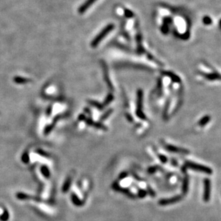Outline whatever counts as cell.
Listing matches in <instances>:
<instances>
[{
	"instance_id": "obj_1",
	"label": "cell",
	"mask_w": 221,
	"mask_h": 221,
	"mask_svg": "<svg viewBox=\"0 0 221 221\" xmlns=\"http://www.w3.org/2000/svg\"><path fill=\"white\" fill-rule=\"evenodd\" d=\"M185 167L193 169L194 171L203 172V173L207 175H211L213 173V171H212V169L210 168V167L200 164H198V163L191 162V161H186V162L185 163Z\"/></svg>"
},
{
	"instance_id": "obj_2",
	"label": "cell",
	"mask_w": 221,
	"mask_h": 221,
	"mask_svg": "<svg viewBox=\"0 0 221 221\" xmlns=\"http://www.w3.org/2000/svg\"><path fill=\"white\" fill-rule=\"evenodd\" d=\"M114 28V25H107L106 27H105L102 30V32L99 33V34L95 38H94L93 39V41L92 42V46L93 47H97L98 46V44L102 40V39L105 37V36H107V34L109 32H111V31L113 30Z\"/></svg>"
},
{
	"instance_id": "obj_3",
	"label": "cell",
	"mask_w": 221,
	"mask_h": 221,
	"mask_svg": "<svg viewBox=\"0 0 221 221\" xmlns=\"http://www.w3.org/2000/svg\"><path fill=\"white\" fill-rule=\"evenodd\" d=\"M211 183L209 179L205 178L204 180V193H203V201L208 202L211 198Z\"/></svg>"
},
{
	"instance_id": "obj_4",
	"label": "cell",
	"mask_w": 221,
	"mask_h": 221,
	"mask_svg": "<svg viewBox=\"0 0 221 221\" xmlns=\"http://www.w3.org/2000/svg\"><path fill=\"white\" fill-rule=\"evenodd\" d=\"M183 197L181 195H177L175 197H172V198H166V199H161V200L159 201L158 203L159 205H167L169 204H173V203H178L179 201H180L182 200Z\"/></svg>"
},
{
	"instance_id": "obj_5",
	"label": "cell",
	"mask_w": 221,
	"mask_h": 221,
	"mask_svg": "<svg viewBox=\"0 0 221 221\" xmlns=\"http://www.w3.org/2000/svg\"><path fill=\"white\" fill-rule=\"evenodd\" d=\"M165 149H166L167 151L171 152H176V153H181V154H188L190 151L186 149H184V148H180L176 146H174V145H167L165 146Z\"/></svg>"
},
{
	"instance_id": "obj_6",
	"label": "cell",
	"mask_w": 221,
	"mask_h": 221,
	"mask_svg": "<svg viewBox=\"0 0 221 221\" xmlns=\"http://www.w3.org/2000/svg\"><path fill=\"white\" fill-rule=\"evenodd\" d=\"M96 1L97 0H86V2H85V3H83L82 4L80 7L79 8V10H78L79 13L82 14V13L85 12L86 10H87V9L90 7V6H91L92 4Z\"/></svg>"
},
{
	"instance_id": "obj_7",
	"label": "cell",
	"mask_w": 221,
	"mask_h": 221,
	"mask_svg": "<svg viewBox=\"0 0 221 221\" xmlns=\"http://www.w3.org/2000/svg\"><path fill=\"white\" fill-rule=\"evenodd\" d=\"M13 81H14V82L17 83V84H19V85H22V84H26V83H28V82H30L31 79H29V78H26V77H20V76H16V77H14V78H13Z\"/></svg>"
},
{
	"instance_id": "obj_8",
	"label": "cell",
	"mask_w": 221,
	"mask_h": 221,
	"mask_svg": "<svg viewBox=\"0 0 221 221\" xmlns=\"http://www.w3.org/2000/svg\"><path fill=\"white\" fill-rule=\"evenodd\" d=\"M188 187H189V178L187 175H185L183 180V187H182V191L183 193L185 195L188 191Z\"/></svg>"
},
{
	"instance_id": "obj_9",
	"label": "cell",
	"mask_w": 221,
	"mask_h": 221,
	"mask_svg": "<svg viewBox=\"0 0 221 221\" xmlns=\"http://www.w3.org/2000/svg\"><path fill=\"white\" fill-rule=\"evenodd\" d=\"M72 201L73 202V203L76 205V206H82L83 204V203L82 202L80 199H79L78 197L74 193L72 195Z\"/></svg>"
},
{
	"instance_id": "obj_10",
	"label": "cell",
	"mask_w": 221,
	"mask_h": 221,
	"mask_svg": "<svg viewBox=\"0 0 221 221\" xmlns=\"http://www.w3.org/2000/svg\"><path fill=\"white\" fill-rule=\"evenodd\" d=\"M70 184H71V178H69L67 180L65 181V184H64V185H63V188H62L63 192L68 191V190H69V188H70Z\"/></svg>"
},
{
	"instance_id": "obj_11",
	"label": "cell",
	"mask_w": 221,
	"mask_h": 221,
	"mask_svg": "<svg viewBox=\"0 0 221 221\" xmlns=\"http://www.w3.org/2000/svg\"><path fill=\"white\" fill-rule=\"evenodd\" d=\"M209 120H210V118H209L208 116L205 117V118H203L202 119V120H201L200 121V123H199V125H201V126L205 125V124L209 122Z\"/></svg>"
},
{
	"instance_id": "obj_12",
	"label": "cell",
	"mask_w": 221,
	"mask_h": 221,
	"mask_svg": "<svg viewBox=\"0 0 221 221\" xmlns=\"http://www.w3.org/2000/svg\"><path fill=\"white\" fill-rule=\"evenodd\" d=\"M147 195V192L145 191V190H143V189H140L138 191V196L140 197V198H145V196Z\"/></svg>"
},
{
	"instance_id": "obj_13",
	"label": "cell",
	"mask_w": 221,
	"mask_h": 221,
	"mask_svg": "<svg viewBox=\"0 0 221 221\" xmlns=\"http://www.w3.org/2000/svg\"><path fill=\"white\" fill-rule=\"evenodd\" d=\"M158 157L163 163H166L167 162V158L166 156L163 155H158Z\"/></svg>"
},
{
	"instance_id": "obj_14",
	"label": "cell",
	"mask_w": 221,
	"mask_h": 221,
	"mask_svg": "<svg viewBox=\"0 0 221 221\" xmlns=\"http://www.w3.org/2000/svg\"><path fill=\"white\" fill-rule=\"evenodd\" d=\"M157 171V167L154 166V167H150L149 169H148V172L150 174H152L154 173V172H155V171Z\"/></svg>"
},
{
	"instance_id": "obj_15",
	"label": "cell",
	"mask_w": 221,
	"mask_h": 221,
	"mask_svg": "<svg viewBox=\"0 0 221 221\" xmlns=\"http://www.w3.org/2000/svg\"><path fill=\"white\" fill-rule=\"evenodd\" d=\"M147 191H148V193H149L150 195H151L152 197H155V192L152 191V188H150V187H148Z\"/></svg>"
},
{
	"instance_id": "obj_16",
	"label": "cell",
	"mask_w": 221,
	"mask_h": 221,
	"mask_svg": "<svg viewBox=\"0 0 221 221\" xmlns=\"http://www.w3.org/2000/svg\"><path fill=\"white\" fill-rule=\"evenodd\" d=\"M127 176V172H123V173L120 175V178H120V180H122V179L125 178Z\"/></svg>"
},
{
	"instance_id": "obj_17",
	"label": "cell",
	"mask_w": 221,
	"mask_h": 221,
	"mask_svg": "<svg viewBox=\"0 0 221 221\" xmlns=\"http://www.w3.org/2000/svg\"><path fill=\"white\" fill-rule=\"evenodd\" d=\"M51 112H52V106H50V107H48L47 110V116H50V115Z\"/></svg>"
}]
</instances>
